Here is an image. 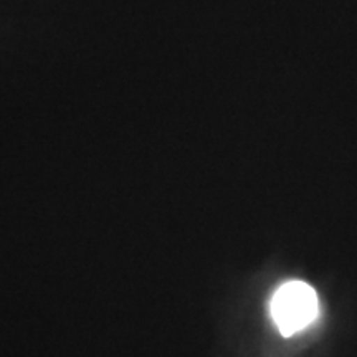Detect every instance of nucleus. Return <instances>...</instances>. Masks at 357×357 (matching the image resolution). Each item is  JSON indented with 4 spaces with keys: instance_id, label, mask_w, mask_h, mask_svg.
Segmentation results:
<instances>
[{
    "instance_id": "obj_1",
    "label": "nucleus",
    "mask_w": 357,
    "mask_h": 357,
    "mask_svg": "<svg viewBox=\"0 0 357 357\" xmlns=\"http://www.w3.org/2000/svg\"><path fill=\"white\" fill-rule=\"evenodd\" d=\"M318 310V294L303 281H288L276 289L271 300V316L283 336H293L307 328Z\"/></svg>"
}]
</instances>
